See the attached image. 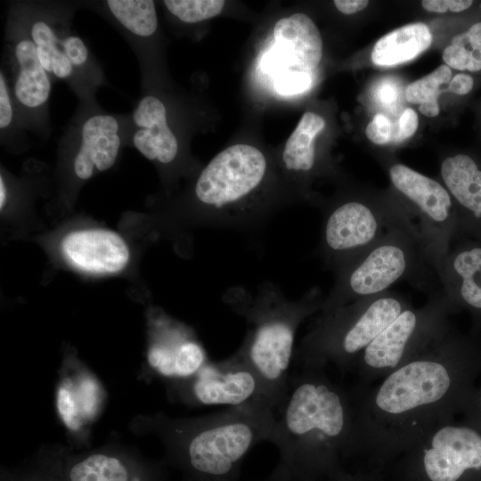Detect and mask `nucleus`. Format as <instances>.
Wrapping results in <instances>:
<instances>
[{
  "label": "nucleus",
  "instance_id": "1",
  "mask_svg": "<svg viewBox=\"0 0 481 481\" xmlns=\"http://www.w3.org/2000/svg\"><path fill=\"white\" fill-rule=\"evenodd\" d=\"M273 422V411L245 406L192 418L138 415L131 428L156 436L165 449L164 463L187 481H238L247 453L270 442Z\"/></svg>",
  "mask_w": 481,
  "mask_h": 481
},
{
  "label": "nucleus",
  "instance_id": "2",
  "mask_svg": "<svg viewBox=\"0 0 481 481\" xmlns=\"http://www.w3.org/2000/svg\"><path fill=\"white\" fill-rule=\"evenodd\" d=\"M223 300L247 323L236 353L257 373L277 407L288 388L297 330L305 318L322 309L321 290L314 288L291 300L275 284L265 281L254 293L240 287L229 289Z\"/></svg>",
  "mask_w": 481,
  "mask_h": 481
},
{
  "label": "nucleus",
  "instance_id": "3",
  "mask_svg": "<svg viewBox=\"0 0 481 481\" xmlns=\"http://www.w3.org/2000/svg\"><path fill=\"white\" fill-rule=\"evenodd\" d=\"M346 409L338 391L309 373L290 374L287 391L274 411L270 443L279 450L274 470L307 477L344 436Z\"/></svg>",
  "mask_w": 481,
  "mask_h": 481
},
{
  "label": "nucleus",
  "instance_id": "4",
  "mask_svg": "<svg viewBox=\"0 0 481 481\" xmlns=\"http://www.w3.org/2000/svg\"><path fill=\"white\" fill-rule=\"evenodd\" d=\"M268 162L255 146L234 144L216 155L199 175L193 189L201 219L217 228L253 230L269 217L262 194Z\"/></svg>",
  "mask_w": 481,
  "mask_h": 481
},
{
  "label": "nucleus",
  "instance_id": "5",
  "mask_svg": "<svg viewBox=\"0 0 481 481\" xmlns=\"http://www.w3.org/2000/svg\"><path fill=\"white\" fill-rule=\"evenodd\" d=\"M336 279L322 301V312L388 291L399 281L427 289L436 273L427 263L412 216L400 217L383 237L335 272Z\"/></svg>",
  "mask_w": 481,
  "mask_h": 481
},
{
  "label": "nucleus",
  "instance_id": "6",
  "mask_svg": "<svg viewBox=\"0 0 481 481\" xmlns=\"http://www.w3.org/2000/svg\"><path fill=\"white\" fill-rule=\"evenodd\" d=\"M72 6L49 2H16L11 5L26 27L39 61L52 80L65 82L79 101L91 100L105 77L90 48L72 28Z\"/></svg>",
  "mask_w": 481,
  "mask_h": 481
},
{
  "label": "nucleus",
  "instance_id": "7",
  "mask_svg": "<svg viewBox=\"0 0 481 481\" xmlns=\"http://www.w3.org/2000/svg\"><path fill=\"white\" fill-rule=\"evenodd\" d=\"M406 299L391 290L322 312L298 351L304 365L327 357L346 358L365 348L403 311Z\"/></svg>",
  "mask_w": 481,
  "mask_h": 481
},
{
  "label": "nucleus",
  "instance_id": "8",
  "mask_svg": "<svg viewBox=\"0 0 481 481\" xmlns=\"http://www.w3.org/2000/svg\"><path fill=\"white\" fill-rule=\"evenodd\" d=\"M407 214V208L394 202L338 201L322 217L318 256L336 272L379 241L391 224Z\"/></svg>",
  "mask_w": 481,
  "mask_h": 481
},
{
  "label": "nucleus",
  "instance_id": "9",
  "mask_svg": "<svg viewBox=\"0 0 481 481\" xmlns=\"http://www.w3.org/2000/svg\"><path fill=\"white\" fill-rule=\"evenodd\" d=\"M388 175L395 189L410 203L424 257L436 277L444 257L458 240L455 208L447 189L414 169L395 163Z\"/></svg>",
  "mask_w": 481,
  "mask_h": 481
},
{
  "label": "nucleus",
  "instance_id": "10",
  "mask_svg": "<svg viewBox=\"0 0 481 481\" xmlns=\"http://www.w3.org/2000/svg\"><path fill=\"white\" fill-rule=\"evenodd\" d=\"M167 386L170 399L189 407L276 408L263 380L236 352L224 360L208 361L192 377Z\"/></svg>",
  "mask_w": 481,
  "mask_h": 481
},
{
  "label": "nucleus",
  "instance_id": "11",
  "mask_svg": "<svg viewBox=\"0 0 481 481\" xmlns=\"http://www.w3.org/2000/svg\"><path fill=\"white\" fill-rule=\"evenodd\" d=\"M4 61L20 127L44 138L50 134L49 99L53 80L39 61L34 42L11 7L4 38Z\"/></svg>",
  "mask_w": 481,
  "mask_h": 481
},
{
  "label": "nucleus",
  "instance_id": "12",
  "mask_svg": "<svg viewBox=\"0 0 481 481\" xmlns=\"http://www.w3.org/2000/svg\"><path fill=\"white\" fill-rule=\"evenodd\" d=\"M129 135V116L104 110L94 98L79 101L60 146L71 155L75 178L84 182L113 167Z\"/></svg>",
  "mask_w": 481,
  "mask_h": 481
},
{
  "label": "nucleus",
  "instance_id": "13",
  "mask_svg": "<svg viewBox=\"0 0 481 481\" xmlns=\"http://www.w3.org/2000/svg\"><path fill=\"white\" fill-rule=\"evenodd\" d=\"M105 401L106 392L97 376L75 355L67 354L59 371L54 404L61 425L78 449L88 447L92 427Z\"/></svg>",
  "mask_w": 481,
  "mask_h": 481
},
{
  "label": "nucleus",
  "instance_id": "14",
  "mask_svg": "<svg viewBox=\"0 0 481 481\" xmlns=\"http://www.w3.org/2000/svg\"><path fill=\"white\" fill-rule=\"evenodd\" d=\"M62 468L67 481H163L159 464L148 462L115 445L76 452L63 447Z\"/></svg>",
  "mask_w": 481,
  "mask_h": 481
},
{
  "label": "nucleus",
  "instance_id": "15",
  "mask_svg": "<svg viewBox=\"0 0 481 481\" xmlns=\"http://www.w3.org/2000/svg\"><path fill=\"white\" fill-rule=\"evenodd\" d=\"M207 362L205 349L189 328L166 316L152 322L146 363L166 384L192 377Z\"/></svg>",
  "mask_w": 481,
  "mask_h": 481
},
{
  "label": "nucleus",
  "instance_id": "16",
  "mask_svg": "<svg viewBox=\"0 0 481 481\" xmlns=\"http://www.w3.org/2000/svg\"><path fill=\"white\" fill-rule=\"evenodd\" d=\"M450 387L444 366L434 361H415L393 372L382 384L376 404L398 414L440 400Z\"/></svg>",
  "mask_w": 481,
  "mask_h": 481
},
{
  "label": "nucleus",
  "instance_id": "17",
  "mask_svg": "<svg viewBox=\"0 0 481 481\" xmlns=\"http://www.w3.org/2000/svg\"><path fill=\"white\" fill-rule=\"evenodd\" d=\"M456 212L458 240L481 241V166L466 153L445 158L440 167Z\"/></svg>",
  "mask_w": 481,
  "mask_h": 481
},
{
  "label": "nucleus",
  "instance_id": "18",
  "mask_svg": "<svg viewBox=\"0 0 481 481\" xmlns=\"http://www.w3.org/2000/svg\"><path fill=\"white\" fill-rule=\"evenodd\" d=\"M130 118L128 143L147 159L167 166L179 153V142L167 124L166 103L146 92L135 105Z\"/></svg>",
  "mask_w": 481,
  "mask_h": 481
},
{
  "label": "nucleus",
  "instance_id": "19",
  "mask_svg": "<svg viewBox=\"0 0 481 481\" xmlns=\"http://www.w3.org/2000/svg\"><path fill=\"white\" fill-rule=\"evenodd\" d=\"M424 466L432 481H457L468 469L481 468V436L460 427H444L432 438Z\"/></svg>",
  "mask_w": 481,
  "mask_h": 481
},
{
  "label": "nucleus",
  "instance_id": "20",
  "mask_svg": "<svg viewBox=\"0 0 481 481\" xmlns=\"http://www.w3.org/2000/svg\"><path fill=\"white\" fill-rule=\"evenodd\" d=\"M437 278L452 306L481 313V241L457 240L444 257Z\"/></svg>",
  "mask_w": 481,
  "mask_h": 481
},
{
  "label": "nucleus",
  "instance_id": "21",
  "mask_svg": "<svg viewBox=\"0 0 481 481\" xmlns=\"http://www.w3.org/2000/svg\"><path fill=\"white\" fill-rule=\"evenodd\" d=\"M61 249L76 267L94 273H118L130 259V250L124 239L113 231L102 228L67 234Z\"/></svg>",
  "mask_w": 481,
  "mask_h": 481
},
{
  "label": "nucleus",
  "instance_id": "22",
  "mask_svg": "<svg viewBox=\"0 0 481 481\" xmlns=\"http://www.w3.org/2000/svg\"><path fill=\"white\" fill-rule=\"evenodd\" d=\"M448 303L443 292L432 297L422 311L405 309L364 350L363 360L373 368L395 367L408 346L420 332L428 319Z\"/></svg>",
  "mask_w": 481,
  "mask_h": 481
},
{
  "label": "nucleus",
  "instance_id": "23",
  "mask_svg": "<svg viewBox=\"0 0 481 481\" xmlns=\"http://www.w3.org/2000/svg\"><path fill=\"white\" fill-rule=\"evenodd\" d=\"M275 47L286 68L311 72L322 55V39L318 28L305 13L279 20L274 26Z\"/></svg>",
  "mask_w": 481,
  "mask_h": 481
},
{
  "label": "nucleus",
  "instance_id": "24",
  "mask_svg": "<svg viewBox=\"0 0 481 481\" xmlns=\"http://www.w3.org/2000/svg\"><path fill=\"white\" fill-rule=\"evenodd\" d=\"M105 15L124 32L136 53L141 43L158 30L155 3L151 0H108L102 3Z\"/></svg>",
  "mask_w": 481,
  "mask_h": 481
},
{
  "label": "nucleus",
  "instance_id": "25",
  "mask_svg": "<svg viewBox=\"0 0 481 481\" xmlns=\"http://www.w3.org/2000/svg\"><path fill=\"white\" fill-rule=\"evenodd\" d=\"M432 43V34L424 23H412L398 28L377 41L371 60L379 66H392L406 62Z\"/></svg>",
  "mask_w": 481,
  "mask_h": 481
},
{
  "label": "nucleus",
  "instance_id": "26",
  "mask_svg": "<svg viewBox=\"0 0 481 481\" xmlns=\"http://www.w3.org/2000/svg\"><path fill=\"white\" fill-rule=\"evenodd\" d=\"M324 119L311 111L303 114L286 142L281 160L289 172L308 174L315 166V136L324 128Z\"/></svg>",
  "mask_w": 481,
  "mask_h": 481
},
{
  "label": "nucleus",
  "instance_id": "27",
  "mask_svg": "<svg viewBox=\"0 0 481 481\" xmlns=\"http://www.w3.org/2000/svg\"><path fill=\"white\" fill-rule=\"evenodd\" d=\"M61 452L62 446L42 449L18 469L3 470L1 481H67Z\"/></svg>",
  "mask_w": 481,
  "mask_h": 481
},
{
  "label": "nucleus",
  "instance_id": "28",
  "mask_svg": "<svg viewBox=\"0 0 481 481\" xmlns=\"http://www.w3.org/2000/svg\"><path fill=\"white\" fill-rule=\"evenodd\" d=\"M163 3L173 16L188 24L213 18L224 6L223 0H166Z\"/></svg>",
  "mask_w": 481,
  "mask_h": 481
},
{
  "label": "nucleus",
  "instance_id": "29",
  "mask_svg": "<svg viewBox=\"0 0 481 481\" xmlns=\"http://www.w3.org/2000/svg\"><path fill=\"white\" fill-rule=\"evenodd\" d=\"M452 70L446 65H441L433 72L411 83L405 89L407 102L413 104L437 102L440 87L450 83Z\"/></svg>",
  "mask_w": 481,
  "mask_h": 481
},
{
  "label": "nucleus",
  "instance_id": "30",
  "mask_svg": "<svg viewBox=\"0 0 481 481\" xmlns=\"http://www.w3.org/2000/svg\"><path fill=\"white\" fill-rule=\"evenodd\" d=\"M0 134L1 141L4 143L26 140L24 130L17 118L11 87L3 69L0 71Z\"/></svg>",
  "mask_w": 481,
  "mask_h": 481
},
{
  "label": "nucleus",
  "instance_id": "31",
  "mask_svg": "<svg viewBox=\"0 0 481 481\" xmlns=\"http://www.w3.org/2000/svg\"><path fill=\"white\" fill-rule=\"evenodd\" d=\"M311 85V72L285 68L275 75V89L280 94H298L308 90Z\"/></svg>",
  "mask_w": 481,
  "mask_h": 481
},
{
  "label": "nucleus",
  "instance_id": "32",
  "mask_svg": "<svg viewBox=\"0 0 481 481\" xmlns=\"http://www.w3.org/2000/svg\"><path fill=\"white\" fill-rule=\"evenodd\" d=\"M368 139L375 144L387 143L391 137L390 120L383 114H377L366 127Z\"/></svg>",
  "mask_w": 481,
  "mask_h": 481
},
{
  "label": "nucleus",
  "instance_id": "33",
  "mask_svg": "<svg viewBox=\"0 0 481 481\" xmlns=\"http://www.w3.org/2000/svg\"><path fill=\"white\" fill-rule=\"evenodd\" d=\"M471 55V52L466 47L450 45L444 50L443 60L449 68L467 70Z\"/></svg>",
  "mask_w": 481,
  "mask_h": 481
},
{
  "label": "nucleus",
  "instance_id": "34",
  "mask_svg": "<svg viewBox=\"0 0 481 481\" xmlns=\"http://www.w3.org/2000/svg\"><path fill=\"white\" fill-rule=\"evenodd\" d=\"M419 118L412 109H406L398 121L397 141H403L413 135L418 128Z\"/></svg>",
  "mask_w": 481,
  "mask_h": 481
},
{
  "label": "nucleus",
  "instance_id": "35",
  "mask_svg": "<svg viewBox=\"0 0 481 481\" xmlns=\"http://www.w3.org/2000/svg\"><path fill=\"white\" fill-rule=\"evenodd\" d=\"M260 66L265 72L275 75L286 68L283 59L276 47L264 54Z\"/></svg>",
  "mask_w": 481,
  "mask_h": 481
},
{
  "label": "nucleus",
  "instance_id": "36",
  "mask_svg": "<svg viewBox=\"0 0 481 481\" xmlns=\"http://www.w3.org/2000/svg\"><path fill=\"white\" fill-rule=\"evenodd\" d=\"M473 86L474 80L470 75L459 73L452 77L448 90L455 94L465 95L472 90Z\"/></svg>",
  "mask_w": 481,
  "mask_h": 481
},
{
  "label": "nucleus",
  "instance_id": "37",
  "mask_svg": "<svg viewBox=\"0 0 481 481\" xmlns=\"http://www.w3.org/2000/svg\"><path fill=\"white\" fill-rule=\"evenodd\" d=\"M367 0H335L337 9L345 14H353L367 7Z\"/></svg>",
  "mask_w": 481,
  "mask_h": 481
},
{
  "label": "nucleus",
  "instance_id": "38",
  "mask_svg": "<svg viewBox=\"0 0 481 481\" xmlns=\"http://www.w3.org/2000/svg\"><path fill=\"white\" fill-rule=\"evenodd\" d=\"M422 7L428 12L444 13L448 8V0H424L421 2Z\"/></svg>",
  "mask_w": 481,
  "mask_h": 481
},
{
  "label": "nucleus",
  "instance_id": "39",
  "mask_svg": "<svg viewBox=\"0 0 481 481\" xmlns=\"http://www.w3.org/2000/svg\"><path fill=\"white\" fill-rule=\"evenodd\" d=\"M469 45L472 48L481 43V22L473 24L467 32H465Z\"/></svg>",
  "mask_w": 481,
  "mask_h": 481
},
{
  "label": "nucleus",
  "instance_id": "40",
  "mask_svg": "<svg viewBox=\"0 0 481 481\" xmlns=\"http://www.w3.org/2000/svg\"><path fill=\"white\" fill-rule=\"evenodd\" d=\"M472 4L470 0H448V8L452 12H460L469 8Z\"/></svg>",
  "mask_w": 481,
  "mask_h": 481
},
{
  "label": "nucleus",
  "instance_id": "41",
  "mask_svg": "<svg viewBox=\"0 0 481 481\" xmlns=\"http://www.w3.org/2000/svg\"><path fill=\"white\" fill-rule=\"evenodd\" d=\"M419 110L423 115L433 118L439 114V105L437 102L423 103L420 105Z\"/></svg>",
  "mask_w": 481,
  "mask_h": 481
},
{
  "label": "nucleus",
  "instance_id": "42",
  "mask_svg": "<svg viewBox=\"0 0 481 481\" xmlns=\"http://www.w3.org/2000/svg\"><path fill=\"white\" fill-rule=\"evenodd\" d=\"M467 70L471 72H477L481 70V61L474 58L473 55H471Z\"/></svg>",
  "mask_w": 481,
  "mask_h": 481
},
{
  "label": "nucleus",
  "instance_id": "43",
  "mask_svg": "<svg viewBox=\"0 0 481 481\" xmlns=\"http://www.w3.org/2000/svg\"><path fill=\"white\" fill-rule=\"evenodd\" d=\"M7 200V191L4 180L0 177V207L4 208Z\"/></svg>",
  "mask_w": 481,
  "mask_h": 481
},
{
  "label": "nucleus",
  "instance_id": "44",
  "mask_svg": "<svg viewBox=\"0 0 481 481\" xmlns=\"http://www.w3.org/2000/svg\"><path fill=\"white\" fill-rule=\"evenodd\" d=\"M470 51L473 57L481 61V43L473 46Z\"/></svg>",
  "mask_w": 481,
  "mask_h": 481
}]
</instances>
